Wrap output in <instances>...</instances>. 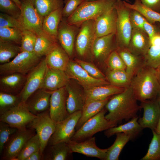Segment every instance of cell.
I'll list each match as a JSON object with an SVG mask.
<instances>
[{
    "label": "cell",
    "instance_id": "cell-53",
    "mask_svg": "<svg viewBox=\"0 0 160 160\" xmlns=\"http://www.w3.org/2000/svg\"><path fill=\"white\" fill-rule=\"evenodd\" d=\"M145 6L160 13V0H140Z\"/></svg>",
    "mask_w": 160,
    "mask_h": 160
},
{
    "label": "cell",
    "instance_id": "cell-35",
    "mask_svg": "<svg viewBox=\"0 0 160 160\" xmlns=\"http://www.w3.org/2000/svg\"><path fill=\"white\" fill-rule=\"evenodd\" d=\"M124 4L129 8L139 12L151 24L160 23V13L155 12L144 5L140 0H134L133 4L123 1Z\"/></svg>",
    "mask_w": 160,
    "mask_h": 160
},
{
    "label": "cell",
    "instance_id": "cell-23",
    "mask_svg": "<svg viewBox=\"0 0 160 160\" xmlns=\"http://www.w3.org/2000/svg\"><path fill=\"white\" fill-rule=\"evenodd\" d=\"M70 80L65 87L67 92V108L70 114L82 110L85 102L86 97L84 89L73 84Z\"/></svg>",
    "mask_w": 160,
    "mask_h": 160
},
{
    "label": "cell",
    "instance_id": "cell-6",
    "mask_svg": "<svg viewBox=\"0 0 160 160\" xmlns=\"http://www.w3.org/2000/svg\"><path fill=\"white\" fill-rule=\"evenodd\" d=\"M107 111L105 107L99 112L88 119L76 131L71 140L81 142L92 137L98 132L116 126L106 119L105 115Z\"/></svg>",
    "mask_w": 160,
    "mask_h": 160
},
{
    "label": "cell",
    "instance_id": "cell-22",
    "mask_svg": "<svg viewBox=\"0 0 160 160\" xmlns=\"http://www.w3.org/2000/svg\"><path fill=\"white\" fill-rule=\"evenodd\" d=\"M150 45V40L143 29H132L131 38L127 49L133 55L144 57Z\"/></svg>",
    "mask_w": 160,
    "mask_h": 160
},
{
    "label": "cell",
    "instance_id": "cell-28",
    "mask_svg": "<svg viewBox=\"0 0 160 160\" xmlns=\"http://www.w3.org/2000/svg\"><path fill=\"white\" fill-rule=\"evenodd\" d=\"M116 51L125 65L127 73L132 79L145 65L144 57L135 55L127 49L118 48Z\"/></svg>",
    "mask_w": 160,
    "mask_h": 160
},
{
    "label": "cell",
    "instance_id": "cell-43",
    "mask_svg": "<svg viewBox=\"0 0 160 160\" xmlns=\"http://www.w3.org/2000/svg\"><path fill=\"white\" fill-rule=\"evenodd\" d=\"M22 31L16 28L0 27V39L20 44Z\"/></svg>",
    "mask_w": 160,
    "mask_h": 160
},
{
    "label": "cell",
    "instance_id": "cell-17",
    "mask_svg": "<svg viewBox=\"0 0 160 160\" xmlns=\"http://www.w3.org/2000/svg\"><path fill=\"white\" fill-rule=\"evenodd\" d=\"M67 96L65 87L52 92L49 113L51 119L56 122L63 121L70 115L67 108Z\"/></svg>",
    "mask_w": 160,
    "mask_h": 160
},
{
    "label": "cell",
    "instance_id": "cell-37",
    "mask_svg": "<svg viewBox=\"0 0 160 160\" xmlns=\"http://www.w3.org/2000/svg\"><path fill=\"white\" fill-rule=\"evenodd\" d=\"M105 75L111 85L124 88L130 87L132 79L125 70H107Z\"/></svg>",
    "mask_w": 160,
    "mask_h": 160
},
{
    "label": "cell",
    "instance_id": "cell-27",
    "mask_svg": "<svg viewBox=\"0 0 160 160\" xmlns=\"http://www.w3.org/2000/svg\"><path fill=\"white\" fill-rule=\"evenodd\" d=\"M110 97L103 100H86L81 110V115L76 127V131L88 119L99 112L104 108Z\"/></svg>",
    "mask_w": 160,
    "mask_h": 160
},
{
    "label": "cell",
    "instance_id": "cell-41",
    "mask_svg": "<svg viewBox=\"0 0 160 160\" xmlns=\"http://www.w3.org/2000/svg\"><path fill=\"white\" fill-rule=\"evenodd\" d=\"M21 102L19 95L0 92V114L9 110Z\"/></svg>",
    "mask_w": 160,
    "mask_h": 160
},
{
    "label": "cell",
    "instance_id": "cell-60",
    "mask_svg": "<svg viewBox=\"0 0 160 160\" xmlns=\"http://www.w3.org/2000/svg\"><path fill=\"white\" fill-rule=\"evenodd\" d=\"M157 25L160 30V23H156Z\"/></svg>",
    "mask_w": 160,
    "mask_h": 160
},
{
    "label": "cell",
    "instance_id": "cell-32",
    "mask_svg": "<svg viewBox=\"0 0 160 160\" xmlns=\"http://www.w3.org/2000/svg\"><path fill=\"white\" fill-rule=\"evenodd\" d=\"M150 40V47L144 56L145 65L156 68L160 65V33Z\"/></svg>",
    "mask_w": 160,
    "mask_h": 160
},
{
    "label": "cell",
    "instance_id": "cell-13",
    "mask_svg": "<svg viewBox=\"0 0 160 160\" xmlns=\"http://www.w3.org/2000/svg\"><path fill=\"white\" fill-rule=\"evenodd\" d=\"M47 68L44 57L27 74L25 84L19 94L22 102L25 103L32 94L41 87Z\"/></svg>",
    "mask_w": 160,
    "mask_h": 160
},
{
    "label": "cell",
    "instance_id": "cell-9",
    "mask_svg": "<svg viewBox=\"0 0 160 160\" xmlns=\"http://www.w3.org/2000/svg\"><path fill=\"white\" fill-rule=\"evenodd\" d=\"M35 131L33 129L26 128L18 130L12 135L4 145L1 154L2 159L16 160L26 142L36 134Z\"/></svg>",
    "mask_w": 160,
    "mask_h": 160
},
{
    "label": "cell",
    "instance_id": "cell-11",
    "mask_svg": "<svg viewBox=\"0 0 160 160\" xmlns=\"http://www.w3.org/2000/svg\"><path fill=\"white\" fill-rule=\"evenodd\" d=\"M20 14L18 19L23 30L32 31L36 34L42 30L44 17L35 9L32 0H20Z\"/></svg>",
    "mask_w": 160,
    "mask_h": 160
},
{
    "label": "cell",
    "instance_id": "cell-19",
    "mask_svg": "<svg viewBox=\"0 0 160 160\" xmlns=\"http://www.w3.org/2000/svg\"><path fill=\"white\" fill-rule=\"evenodd\" d=\"M143 110L142 117L138 122L143 129L149 128L154 130L160 116V107L156 99L141 102L140 105Z\"/></svg>",
    "mask_w": 160,
    "mask_h": 160
},
{
    "label": "cell",
    "instance_id": "cell-49",
    "mask_svg": "<svg viewBox=\"0 0 160 160\" xmlns=\"http://www.w3.org/2000/svg\"><path fill=\"white\" fill-rule=\"evenodd\" d=\"M85 0H64L62 10L63 17L67 18L71 15Z\"/></svg>",
    "mask_w": 160,
    "mask_h": 160
},
{
    "label": "cell",
    "instance_id": "cell-16",
    "mask_svg": "<svg viewBox=\"0 0 160 160\" xmlns=\"http://www.w3.org/2000/svg\"><path fill=\"white\" fill-rule=\"evenodd\" d=\"M79 28L80 26L68 24L66 18L63 17L58 26V41L70 58L74 54L75 39Z\"/></svg>",
    "mask_w": 160,
    "mask_h": 160
},
{
    "label": "cell",
    "instance_id": "cell-58",
    "mask_svg": "<svg viewBox=\"0 0 160 160\" xmlns=\"http://www.w3.org/2000/svg\"><path fill=\"white\" fill-rule=\"evenodd\" d=\"M98 0H85V1H98ZM122 0L125 1L129 3H131V2L129 0Z\"/></svg>",
    "mask_w": 160,
    "mask_h": 160
},
{
    "label": "cell",
    "instance_id": "cell-34",
    "mask_svg": "<svg viewBox=\"0 0 160 160\" xmlns=\"http://www.w3.org/2000/svg\"><path fill=\"white\" fill-rule=\"evenodd\" d=\"M50 147L45 159L49 160H66L73 159V152L65 142L57 143Z\"/></svg>",
    "mask_w": 160,
    "mask_h": 160
},
{
    "label": "cell",
    "instance_id": "cell-55",
    "mask_svg": "<svg viewBox=\"0 0 160 160\" xmlns=\"http://www.w3.org/2000/svg\"><path fill=\"white\" fill-rule=\"evenodd\" d=\"M156 71L157 77L160 84V65L156 68Z\"/></svg>",
    "mask_w": 160,
    "mask_h": 160
},
{
    "label": "cell",
    "instance_id": "cell-8",
    "mask_svg": "<svg viewBox=\"0 0 160 160\" xmlns=\"http://www.w3.org/2000/svg\"><path fill=\"white\" fill-rule=\"evenodd\" d=\"M56 124L51 118L48 110L37 115L27 126L26 128L34 129L38 135L41 143L40 151L42 155L55 132Z\"/></svg>",
    "mask_w": 160,
    "mask_h": 160
},
{
    "label": "cell",
    "instance_id": "cell-50",
    "mask_svg": "<svg viewBox=\"0 0 160 160\" xmlns=\"http://www.w3.org/2000/svg\"><path fill=\"white\" fill-rule=\"evenodd\" d=\"M0 27L16 28L23 30L18 19L2 12L0 13Z\"/></svg>",
    "mask_w": 160,
    "mask_h": 160
},
{
    "label": "cell",
    "instance_id": "cell-36",
    "mask_svg": "<svg viewBox=\"0 0 160 160\" xmlns=\"http://www.w3.org/2000/svg\"><path fill=\"white\" fill-rule=\"evenodd\" d=\"M116 137L113 145L108 148L104 160H118L119 155L124 147L131 140L130 136L122 132L116 134Z\"/></svg>",
    "mask_w": 160,
    "mask_h": 160
},
{
    "label": "cell",
    "instance_id": "cell-5",
    "mask_svg": "<svg viewBox=\"0 0 160 160\" xmlns=\"http://www.w3.org/2000/svg\"><path fill=\"white\" fill-rule=\"evenodd\" d=\"M115 7L118 15L115 33L117 49H127L132 29L129 17L131 9L125 6L122 0H117Z\"/></svg>",
    "mask_w": 160,
    "mask_h": 160
},
{
    "label": "cell",
    "instance_id": "cell-39",
    "mask_svg": "<svg viewBox=\"0 0 160 160\" xmlns=\"http://www.w3.org/2000/svg\"><path fill=\"white\" fill-rule=\"evenodd\" d=\"M39 13L44 17L54 10L64 6L63 0H32Z\"/></svg>",
    "mask_w": 160,
    "mask_h": 160
},
{
    "label": "cell",
    "instance_id": "cell-45",
    "mask_svg": "<svg viewBox=\"0 0 160 160\" xmlns=\"http://www.w3.org/2000/svg\"><path fill=\"white\" fill-rule=\"evenodd\" d=\"M74 61L92 77L97 79L107 80L105 75L94 64L77 58H75Z\"/></svg>",
    "mask_w": 160,
    "mask_h": 160
},
{
    "label": "cell",
    "instance_id": "cell-59",
    "mask_svg": "<svg viewBox=\"0 0 160 160\" xmlns=\"http://www.w3.org/2000/svg\"><path fill=\"white\" fill-rule=\"evenodd\" d=\"M156 99L160 107V94L157 97Z\"/></svg>",
    "mask_w": 160,
    "mask_h": 160
},
{
    "label": "cell",
    "instance_id": "cell-12",
    "mask_svg": "<svg viewBox=\"0 0 160 160\" xmlns=\"http://www.w3.org/2000/svg\"><path fill=\"white\" fill-rule=\"evenodd\" d=\"M37 116L31 113L22 102L18 105L2 113L0 121L11 126L22 130L26 128L27 125Z\"/></svg>",
    "mask_w": 160,
    "mask_h": 160
},
{
    "label": "cell",
    "instance_id": "cell-24",
    "mask_svg": "<svg viewBox=\"0 0 160 160\" xmlns=\"http://www.w3.org/2000/svg\"><path fill=\"white\" fill-rule=\"evenodd\" d=\"M70 79L65 71L47 66L41 88L53 91L65 87Z\"/></svg>",
    "mask_w": 160,
    "mask_h": 160
},
{
    "label": "cell",
    "instance_id": "cell-47",
    "mask_svg": "<svg viewBox=\"0 0 160 160\" xmlns=\"http://www.w3.org/2000/svg\"><path fill=\"white\" fill-rule=\"evenodd\" d=\"M108 70H126L125 65L116 50L110 55L105 63Z\"/></svg>",
    "mask_w": 160,
    "mask_h": 160
},
{
    "label": "cell",
    "instance_id": "cell-4",
    "mask_svg": "<svg viewBox=\"0 0 160 160\" xmlns=\"http://www.w3.org/2000/svg\"><path fill=\"white\" fill-rule=\"evenodd\" d=\"M33 52H21L9 62L0 65L1 75L13 73L27 74L40 62L42 59Z\"/></svg>",
    "mask_w": 160,
    "mask_h": 160
},
{
    "label": "cell",
    "instance_id": "cell-14",
    "mask_svg": "<svg viewBox=\"0 0 160 160\" xmlns=\"http://www.w3.org/2000/svg\"><path fill=\"white\" fill-rule=\"evenodd\" d=\"M65 72L70 79L75 80L84 90L97 86L110 84L107 80L92 77L78 63L71 60Z\"/></svg>",
    "mask_w": 160,
    "mask_h": 160
},
{
    "label": "cell",
    "instance_id": "cell-44",
    "mask_svg": "<svg viewBox=\"0 0 160 160\" xmlns=\"http://www.w3.org/2000/svg\"><path fill=\"white\" fill-rule=\"evenodd\" d=\"M37 38V34L35 32L28 30L22 31L20 46L21 52H33Z\"/></svg>",
    "mask_w": 160,
    "mask_h": 160
},
{
    "label": "cell",
    "instance_id": "cell-1",
    "mask_svg": "<svg viewBox=\"0 0 160 160\" xmlns=\"http://www.w3.org/2000/svg\"><path fill=\"white\" fill-rule=\"evenodd\" d=\"M137 101L130 87L125 88L109 100L105 107L108 111L105 116L106 119L116 126L123 120L128 121L137 116V114L141 108Z\"/></svg>",
    "mask_w": 160,
    "mask_h": 160
},
{
    "label": "cell",
    "instance_id": "cell-29",
    "mask_svg": "<svg viewBox=\"0 0 160 160\" xmlns=\"http://www.w3.org/2000/svg\"><path fill=\"white\" fill-rule=\"evenodd\" d=\"M125 88L108 84L97 86L84 89L86 101L91 100H104L122 92Z\"/></svg>",
    "mask_w": 160,
    "mask_h": 160
},
{
    "label": "cell",
    "instance_id": "cell-7",
    "mask_svg": "<svg viewBox=\"0 0 160 160\" xmlns=\"http://www.w3.org/2000/svg\"><path fill=\"white\" fill-rule=\"evenodd\" d=\"M95 38L94 20L83 22L80 25L75 44L74 49L79 57L91 58L92 48Z\"/></svg>",
    "mask_w": 160,
    "mask_h": 160
},
{
    "label": "cell",
    "instance_id": "cell-10",
    "mask_svg": "<svg viewBox=\"0 0 160 160\" xmlns=\"http://www.w3.org/2000/svg\"><path fill=\"white\" fill-rule=\"evenodd\" d=\"M81 112V110L76 111L63 121L57 122L55 132L48 144L51 145L61 142L67 143L71 140L76 131V127Z\"/></svg>",
    "mask_w": 160,
    "mask_h": 160
},
{
    "label": "cell",
    "instance_id": "cell-38",
    "mask_svg": "<svg viewBox=\"0 0 160 160\" xmlns=\"http://www.w3.org/2000/svg\"><path fill=\"white\" fill-rule=\"evenodd\" d=\"M21 52L19 45L0 39V64L9 62Z\"/></svg>",
    "mask_w": 160,
    "mask_h": 160
},
{
    "label": "cell",
    "instance_id": "cell-54",
    "mask_svg": "<svg viewBox=\"0 0 160 160\" xmlns=\"http://www.w3.org/2000/svg\"><path fill=\"white\" fill-rule=\"evenodd\" d=\"M42 156L40 151H36L30 155L25 160H40L41 159Z\"/></svg>",
    "mask_w": 160,
    "mask_h": 160
},
{
    "label": "cell",
    "instance_id": "cell-26",
    "mask_svg": "<svg viewBox=\"0 0 160 160\" xmlns=\"http://www.w3.org/2000/svg\"><path fill=\"white\" fill-rule=\"evenodd\" d=\"M45 58L48 67L65 71L70 60L69 55L58 43Z\"/></svg>",
    "mask_w": 160,
    "mask_h": 160
},
{
    "label": "cell",
    "instance_id": "cell-3",
    "mask_svg": "<svg viewBox=\"0 0 160 160\" xmlns=\"http://www.w3.org/2000/svg\"><path fill=\"white\" fill-rule=\"evenodd\" d=\"M116 1H85L79 6L71 15L66 18V21L68 24L80 26L84 22L95 20L114 7Z\"/></svg>",
    "mask_w": 160,
    "mask_h": 160
},
{
    "label": "cell",
    "instance_id": "cell-20",
    "mask_svg": "<svg viewBox=\"0 0 160 160\" xmlns=\"http://www.w3.org/2000/svg\"><path fill=\"white\" fill-rule=\"evenodd\" d=\"M52 92L40 88L27 99L25 104L29 111L37 116L49 110Z\"/></svg>",
    "mask_w": 160,
    "mask_h": 160
},
{
    "label": "cell",
    "instance_id": "cell-52",
    "mask_svg": "<svg viewBox=\"0 0 160 160\" xmlns=\"http://www.w3.org/2000/svg\"><path fill=\"white\" fill-rule=\"evenodd\" d=\"M143 29L150 39L155 35L160 33V30L156 23L154 24H151L146 20L143 24Z\"/></svg>",
    "mask_w": 160,
    "mask_h": 160
},
{
    "label": "cell",
    "instance_id": "cell-15",
    "mask_svg": "<svg viewBox=\"0 0 160 160\" xmlns=\"http://www.w3.org/2000/svg\"><path fill=\"white\" fill-rule=\"evenodd\" d=\"M117 49L115 33L97 37L92 46L91 58L99 63L105 64L110 55Z\"/></svg>",
    "mask_w": 160,
    "mask_h": 160
},
{
    "label": "cell",
    "instance_id": "cell-21",
    "mask_svg": "<svg viewBox=\"0 0 160 160\" xmlns=\"http://www.w3.org/2000/svg\"><path fill=\"white\" fill-rule=\"evenodd\" d=\"M117 17L115 6L94 20L95 38L115 33Z\"/></svg>",
    "mask_w": 160,
    "mask_h": 160
},
{
    "label": "cell",
    "instance_id": "cell-56",
    "mask_svg": "<svg viewBox=\"0 0 160 160\" xmlns=\"http://www.w3.org/2000/svg\"><path fill=\"white\" fill-rule=\"evenodd\" d=\"M154 131L157 134L160 135V116L156 128Z\"/></svg>",
    "mask_w": 160,
    "mask_h": 160
},
{
    "label": "cell",
    "instance_id": "cell-42",
    "mask_svg": "<svg viewBox=\"0 0 160 160\" xmlns=\"http://www.w3.org/2000/svg\"><path fill=\"white\" fill-rule=\"evenodd\" d=\"M153 137L146 154L141 160H160V135L152 130Z\"/></svg>",
    "mask_w": 160,
    "mask_h": 160
},
{
    "label": "cell",
    "instance_id": "cell-30",
    "mask_svg": "<svg viewBox=\"0 0 160 160\" xmlns=\"http://www.w3.org/2000/svg\"><path fill=\"white\" fill-rule=\"evenodd\" d=\"M138 118V116L135 117L126 123L110 128L105 131V135L109 137L117 133L122 132L129 135L131 140L133 139L143 129L137 121Z\"/></svg>",
    "mask_w": 160,
    "mask_h": 160
},
{
    "label": "cell",
    "instance_id": "cell-48",
    "mask_svg": "<svg viewBox=\"0 0 160 160\" xmlns=\"http://www.w3.org/2000/svg\"><path fill=\"white\" fill-rule=\"evenodd\" d=\"M18 130L8 124L0 121V153L1 154L5 144L10 137Z\"/></svg>",
    "mask_w": 160,
    "mask_h": 160
},
{
    "label": "cell",
    "instance_id": "cell-40",
    "mask_svg": "<svg viewBox=\"0 0 160 160\" xmlns=\"http://www.w3.org/2000/svg\"><path fill=\"white\" fill-rule=\"evenodd\" d=\"M41 143L39 137L36 133L25 143L16 160H25L34 152L40 151Z\"/></svg>",
    "mask_w": 160,
    "mask_h": 160
},
{
    "label": "cell",
    "instance_id": "cell-2",
    "mask_svg": "<svg viewBox=\"0 0 160 160\" xmlns=\"http://www.w3.org/2000/svg\"><path fill=\"white\" fill-rule=\"evenodd\" d=\"M130 87L137 100L156 99L160 94V84L156 69L144 65L132 78Z\"/></svg>",
    "mask_w": 160,
    "mask_h": 160
},
{
    "label": "cell",
    "instance_id": "cell-33",
    "mask_svg": "<svg viewBox=\"0 0 160 160\" xmlns=\"http://www.w3.org/2000/svg\"><path fill=\"white\" fill-rule=\"evenodd\" d=\"M37 38L34 52L37 55L42 57L47 55L58 43L43 30L37 34Z\"/></svg>",
    "mask_w": 160,
    "mask_h": 160
},
{
    "label": "cell",
    "instance_id": "cell-25",
    "mask_svg": "<svg viewBox=\"0 0 160 160\" xmlns=\"http://www.w3.org/2000/svg\"><path fill=\"white\" fill-rule=\"evenodd\" d=\"M27 75L13 73L1 75L0 79L1 92L18 94L23 88L26 81Z\"/></svg>",
    "mask_w": 160,
    "mask_h": 160
},
{
    "label": "cell",
    "instance_id": "cell-51",
    "mask_svg": "<svg viewBox=\"0 0 160 160\" xmlns=\"http://www.w3.org/2000/svg\"><path fill=\"white\" fill-rule=\"evenodd\" d=\"M129 17L132 29H143V24L146 20L139 12L131 9L129 13Z\"/></svg>",
    "mask_w": 160,
    "mask_h": 160
},
{
    "label": "cell",
    "instance_id": "cell-31",
    "mask_svg": "<svg viewBox=\"0 0 160 160\" xmlns=\"http://www.w3.org/2000/svg\"><path fill=\"white\" fill-rule=\"evenodd\" d=\"M63 7L59 8L45 16L43 22L42 30L57 40L58 26L63 17Z\"/></svg>",
    "mask_w": 160,
    "mask_h": 160
},
{
    "label": "cell",
    "instance_id": "cell-57",
    "mask_svg": "<svg viewBox=\"0 0 160 160\" xmlns=\"http://www.w3.org/2000/svg\"><path fill=\"white\" fill-rule=\"evenodd\" d=\"M14 1L20 8L21 6V2L20 0H12Z\"/></svg>",
    "mask_w": 160,
    "mask_h": 160
},
{
    "label": "cell",
    "instance_id": "cell-18",
    "mask_svg": "<svg viewBox=\"0 0 160 160\" xmlns=\"http://www.w3.org/2000/svg\"><path fill=\"white\" fill-rule=\"evenodd\" d=\"M72 152L82 154L88 157L98 158L104 160L108 148H99L95 143V137H92L81 142L70 140L67 143Z\"/></svg>",
    "mask_w": 160,
    "mask_h": 160
},
{
    "label": "cell",
    "instance_id": "cell-46",
    "mask_svg": "<svg viewBox=\"0 0 160 160\" xmlns=\"http://www.w3.org/2000/svg\"><path fill=\"white\" fill-rule=\"evenodd\" d=\"M0 10L17 19L20 14V8L12 0H0Z\"/></svg>",
    "mask_w": 160,
    "mask_h": 160
}]
</instances>
